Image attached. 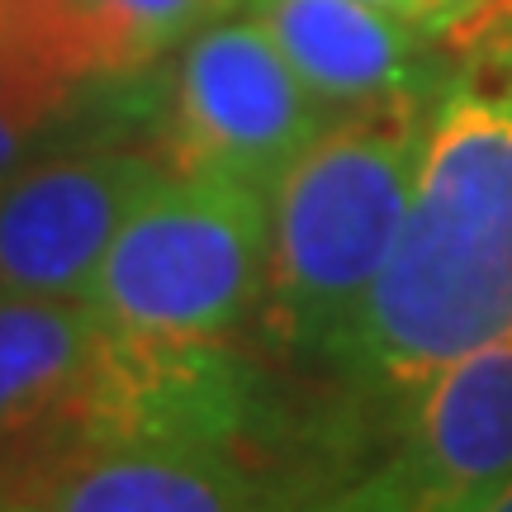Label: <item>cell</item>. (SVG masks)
<instances>
[{"instance_id":"8","label":"cell","mask_w":512,"mask_h":512,"mask_svg":"<svg viewBox=\"0 0 512 512\" xmlns=\"http://www.w3.org/2000/svg\"><path fill=\"white\" fill-rule=\"evenodd\" d=\"M242 10L332 114L380 100H437L451 81L437 38L366 0H242Z\"/></svg>"},{"instance_id":"2","label":"cell","mask_w":512,"mask_h":512,"mask_svg":"<svg viewBox=\"0 0 512 512\" xmlns=\"http://www.w3.org/2000/svg\"><path fill=\"white\" fill-rule=\"evenodd\" d=\"M432 100H380L332 114L275 176L266 337L328 361L399 242L413 200Z\"/></svg>"},{"instance_id":"11","label":"cell","mask_w":512,"mask_h":512,"mask_svg":"<svg viewBox=\"0 0 512 512\" xmlns=\"http://www.w3.org/2000/svg\"><path fill=\"white\" fill-rule=\"evenodd\" d=\"M57 124H62L57 110H43V105L0 86V181L10 171H19L24 162H34L38 147L53 138Z\"/></svg>"},{"instance_id":"1","label":"cell","mask_w":512,"mask_h":512,"mask_svg":"<svg viewBox=\"0 0 512 512\" xmlns=\"http://www.w3.org/2000/svg\"><path fill=\"white\" fill-rule=\"evenodd\" d=\"M503 332H512V43L437 91L399 242L323 366L356 413L403 427L441 370Z\"/></svg>"},{"instance_id":"7","label":"cell","mask_w":512,"mask_h":512,"mask_svg":"<svg viewBox=\"0 0 512 512\" xmlns=\"http://www.w3.org/2000/svg\"><path fill=\"white\" fill-rule=\"evenodd\" d=\"M512 484V332L422 389L399 446L356 494L380 512H475Z\"/></svg>"},{"instance_id":"4","label":"cell","mask_w":512,"mask_h":512,"mask_svg":"<svg viewBox=\"0 0 512 512\" xmlns=\"http://www.w3.org/2000/svg\"><path fill=\"white\" fill-rule=\"evenodd\" d=\"M328 119L332 110L247 10L219 15L176 57L166 105L171 171L228 176L271 195L275 176Z\"/></svg>"},{"instance_id":"12","label":"cell","mask_w":512,"mask_h":512,"mask_svg":"<svg viewBox=\"0 0 512 512\" xmlns=\"http://www.w3.org/2000/svg\"><path fill=\"white\" fill-rule=\"evenodd\" d=\"M366 5H375V10H389V15L408 19V24H418L422 34H456V29H465L470 19L489 5V0H366Z\"/></svg>"},{"instance_id":"10","label":"cell","mask_w":512,"mask_h":512,"mask_svg":"<svg viewBox=\"0 0 512 512\" xmlns=\"http://www.w3.org/2000/svg\"><path fill=\"white\" fill-rule=\"evenodd\" d=\"M242 0H76L95 81H128L166 53H181L204 24Z\"/></svg>"},{"instance_id":"3","label":"cell","mask_w":512,"mask_h":512,"mask_svg":"<svg viewBox=\"0 0 512 512\" xmlns=\"http://www.w3.org/2000/svg\"><path fill=\"white\" fill-rule=\"evenodd\" d=\"M266 261V190L166 171L119 223L86 299L119 337L219 342L261 309Z\"/></svg>"},{"instance_id":"9","label":"cell","mask_w":512,"mask_h":512,"mask_svg":"<svg viewBox=\"0 0 512 512\" xmlns=\"http://www.w3.org/2000/svg\"><path fill=\"white\" fill-rule=\"evenodd\" d=\"M105 347L91 299L0 294V446H29L43 475L62 465Z\"/></svg>"},{"instance_id":"13","label":"cell","mask_w":512,"mask_h":512,"mask_svg":"<svg viewBox=\"0 0 512 512\" xmlns=\"http://www.w3.org/2000/svg\"><path fill=\"white\" fill-rule=\"evenodd\" d=\"M347 512H380V508H370L366 498L356 494V489H351V498H347ZM475 512H512V484L508 489H498L494 498H489V503H479Z\"/></svg>"},{"instance_id":"6","label":"cell","mask_w":512,"mask_h":512,"mask_svg":"<svg viewBox=\"0 0 512 512\" xmlns=\"http://www.w3.org/2000/svg\"><path fill=\"white\" fill-rule=\"evenodd\" d=\"M351 489L318 460L110 446L62 460L34 498L43 512H347Z\"/></svg>"},{"instance_id":"5","label":"cell","mask_w":512,"mask_h":512,"mask_svg":"<svg viewBox=\"0 0 512 512\" xmlns=\"http://www.w3.org/2000/svg\"><path fill=\"white\" fill-rule=\"evenodd\" d=\"M166 166L133 147L43 152L0 181V294L86 299L119 223Z\"/></svg>"},{"instance_id":"14","label":"cell","mask_w":512,"mask_h":512,"mask_svg":"<svg viewBox=\"0 0 512 512\" xmlns=\"http://www.w3.org/2000/svg\"><path fill=\"white\" fill-rule=\"evenodd\" d=\"M0 512H43L34 494H0Z\"/></svg>"}]
</instances>
